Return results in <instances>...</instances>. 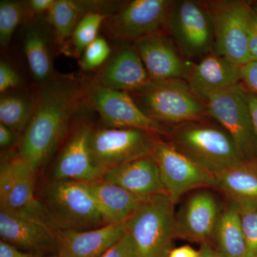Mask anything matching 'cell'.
<instances>
[{"mask_svg": "<svg viewBox=\"0 0 257 257\" xmlns=\"http://www.w3.org/2000/svg\"><path fill=\"white\" fill-rule=\"evenodd\" d=\"M83 98L84 84L74 77L52 78L39 89L18 154L36 172L50 160L63 140Z\"/></svg>", "mask_w": 257, "mask_h": 257, "instance_id": "cell-1", "label": "cell"}, {"mask_svg": "<svg viewBox=\"0 0 257 257\" xmlns=\"http://www.w3.org/2000/svg\"><path fill=\"white\" fill-rule=\"evenodd\" d=\"M207 119L171 126L169 143L213 175L246 162L227 132Z\"/></svg>", "mask_w": 257, "mask_h": 257, "instance_id": "cell-2", "label": "cell"}, {"mask_svg": "<svg viewBox=\"0 0 257 257\" xmlns=\"http://www.w3.org/2000/svg\"><path fill=\"white\" fill-rule=\"evenodd\" d=\"M128 94L145 114L168 126L209 117L205 104L184 79L150 80Z\"/></svg>", "mask_w": 257, "mask_h": 257, "instance_id": "cell-3", "label": "cell"}, {"mask_svg": "<svg viewBox=\"0 0 257 257\" xmlns=\"http://www.w3.org/2000/svg\"><path fill=\"white\" fill-rule=\"evenodd\" d=\"M175 204L165 193L144 198L126 221L138 257H167L175 239Z\"/></svg>", "mask_w": 257, "mask_h": 257, "instance_id": "cell-4", "label": "cell"}, {"mask_svg": "<svg viewBox=\"0 0 257 257\" xmlns=\"http://www.w3.org/2000/svg\"><path fill=\"white\" fill-rule=\"evenodd\" d=\"M42 204L58 230L84 231L109 224L82 182L54 180L45 189Z\"/></svg>", "mask_w": 257, "mask_h": 257, "instance_id": "cell-5", "label": "cell"}, {"mask_svg": "<svg viewBox=\"0 0 257 257\" xmlns=\"http://www.w3.org/2000/svg\"><path fill=\"white\" fill-rule=\"evenodd\" d=\"M165 28L184 58L200 60L214 51V30L204 2L175 1Z\"/></svg>", "mask_w": 257, "mask_h": 257, "instance_id": "cell-6", "label": "cell"}, {"mask_svg": "<svg viewBox=\"0 0 257 257\" xmlns=\"http://www.w3.org/2000/svg\"><path fill=\"white\" fill-rule=\"evenodd\" d=\"M207 114L227 132L246 162H257V136L241 84L214 93L204 101Z\"/></svg>", "mask_w": 257, "mask_h": 257, "instance_id": "cell-7", "label": "cell"}, {"mask_svg": "<svg viewBox=\"0 0 257 257\" xmlns=\"http://www.w3.org/2000/svg\"><path fill=\"white\" fill-rule=\"evenodd\" d=\"M212 23L213 52L241 66L251 61L248 50V2L241 0L204 1Z\"/></svg>", "mask_w": 257, "mask_h": 257, "instance_id": "cell-8", "label": "cell"}, {"mask_svg": "<svg viewBox=\"0 0 257 257\" xmlns=\"http://www.w3.org/2000/svg\"><path fill=\"white\" fill-rule=\"evenodd\" d=\"M84 94L103 121L112 127L139 128L165 136L170 133V126L147 116L128 92L109 89L94 80L84 84Z\"/></svg>", "mask_w": 257, "mask_h": 257, "instance_id": "cell-9", "label": "cell"}, {"mask_svg": "<svg viewBox=\"0 0 257 257\" xmlns=\"http://www.w3.org/2000/svg\"><path fill=\"white\" fill-rule=\"evenodd\" d=\"M155 134L132 128L93 130L89 147L94 163L105 172L112 167L151 155Z\"/></svg>", "mask_w": 257, "mask_h": 257, "instance_id": "cell-10", "label": "cell"}, {"mask_svg": "<svg viewBox=\"0 0 257 257\" xmlns=\"http://www.w3.org/2000/svg\"><path fill=\"white\" fill-rule=\"evenodd\" d=\"M151 155L158 167L165 194L175 204L190 191L214 189V175L177 151L169 142L157 138Z\"/></svg>", "mask_w": 257, "mask_h": 257, "instance_id": "cell-11", "label": "cell"}, {"mask_svg": "<svg viewBox=\"0 0 257 257\" xmlns=\"http://www.w3.org/2000/svg\"><path fill=\"white\" fill-rule=\"evenodd\" d=\"M175 1L133 0L106 20V32L113 40L133 41L165 28Z\"/></svg>", "mask_w": 257, "mask_h": 257, "instance_id": "cell-12", "label": "cell"}, {"mask_svg": "<svg viewBox=\"0 0 257 257\" xmlns=\"http://www.w3.org/2000/svg\"><path fill=\"white\" fill-rule=\"evenodd\" d=\"M36 173V171L18 155L2 165L0 209L50 221L43 204L35 196Z\"/></svg>", "mask_w": 257, "mask_h": 257, "instance_id": "cell-13", "label": "cell"}, {"mask_svg": "<svg viewBox=\"0 0 257 257\" xmlns=\"http://www.w3.org/2000/svg\"><path fill=\"white\" fill-rule=\"evenodd\" d=\"M57 231L50 221L0 209L1 240L26 252L39 257L56 254Z\"/></svg>", "mask_w": 257, "mask_h": 257, "instance_id": "cell-14", "label": "cell"}, {"mask_svg": "<svg viewBox=\"0 0 257 257\" xmlns=\"http://www.w3.org/2000/svg\"><path fill=\"white\" fill-rule=\"evenodd\" d=\"M222 207L208 189L192 193L176 214L175 239L211 242Z\"/></svg>", "mask_w": 257, "mask_h": 257, "instance_id": "cell-15", "label": "cell"}, {"mask_svg": "<svg viewBox=\"0 0 257 257\" xmlns=\"http://www.w3.org/2000/svg\"><path fill=\"white\" fill-rule=\"evenodd\" d=\"M150 79H187L191 64L179 53L170 36L158 32L134 42Z\"/></svg>", "mask_w": 257, "mask_h": 257, "instance_id": "cell-16", "label": "cell"}, {"mask_svg": "<svg viewBox=\"0 0 257 257\" xmlns=\"http://www.w3.org/2000/svg\"><path fill=\"white\" fill-rule=\"evenodd\" d=\"M92 128L82 124L75 128L56 162L55 180L89 182L101 179L104 171L93 160L89 140Z\"/></svg>", "mask_w": 257, "mask_h": 257, "instance_id": "cell-17", "label": "cell"}, {"mask_svg": "<svg viewBox=\"0 0 257 257\" xmlns=\"http://www.w3.org/2000/svg\"><path fill=\"white\" fill-rule=\"evenodd\" d=\"M186 82L204 102L211 94L241 84V66L211 52L191 64Z\"/></svg>", "mask_w": 257, "mask_h": 257, "instance_id": "cell-18", "label": "cell"}, {"mask_svg": "<svg viewBox=\"0 0 257 257\" xmlns=\"http://www.w3.org/2000/svg\"><path fill=\"white\" fill-rule=\"evenodd\" d=\"M127 231L126 223L84 231H57V254L61 257H100Z\"/></svg>", "mask_w": 257, "mask_h": 257, "instance_id": "cell-19", "label": "cell"}, {"mask_svg": "<svg viewBox=\"0 0 257 257\" xmlns=\"http://www.w3.org/2000/svg\"><path fill=\"white\" fill-rule=\"evenodd\" d=\"M101 179L117 184L142 199L165 193L152 155L109 169Z\"/></svg>", "mask_w": 257, "mask_h": 257, "instance_id": "cell-20", "label": "cell"}, {"mask_svg": "<svg viewBox=\"0 0 257 257\" xmlns=\"http://www.w3.org/2000/svg\"><path fill=\"white\" fill-rule=\"evenodd\" d=\"M151 80L135 47L121 48L101 69L98 82L114 90L133 92Z\"/></svg>", "mask_w": 257, "mask_h": 257, "instance_id": "cell-21", "label": "cell"}, {"mask_svg": "<svg viewBox=\"0 0 257 257\" xmlns=\"http://www.w3.org/2000/svg\"><path fill=\"white\" fill-rule=\"evenodd\" d=\"M214 189L239 208L257 207V162H243L214 175Z\"/></svg>", "mask_w": 257, "mask_h": 257, "instance_id": "cell-22", "label": "cell"}, {"mask_svg": "<svg viewBox=\"0 0 257 257\" xmlns=\"http://www.w3.org/2000/svg\"><path fill=\"white\" fill-rule=\"evenodd\" d=\"M82 183L92 194L109 224L126 222L143 199L117 184L101 179Z\"/></svg>", "mask_w": 257, "mask_h": 257, "instance_id": "cell-23", "label": "cell"}, {"mask_svg": "<svg viewBox=\"0 0 257 257\" xmlns=\"http://www.w3.org/2000/svg\"><path fill=\"white\" fill-rule=\"evenodd\" d=\"M221 257H245L246 242L241 226L239 209L227 201L216 223L211 242Z\"/></svg>", "mask_w": 257, "mask_h": 257, "instance_id": "cell-24", "label": "cell"}, {"mask_svg": "<svg viewBox=\"0 0 257 257\" xmlns=\"http://www.w3.org/2000/svg\"><path fill=\"white\" fill-rule=\"evenodd\" d=\"M106 5L108 3L101 2L55 0L47 14L60 44L72 36L77 24L85 15L91 13L106 14L101 9Z\"/></svg>", "mask_w": 257, "mask_h": 257, "instance_id": "cell-25", "label": "cell"}, {"mask_svg": "<svg viewBox=\"0 0 257 257\" xmlns=\"http://www.w3.org/2000/svg\"><path fill=\"white\" fill-rule=\"evenodd\" d=\"M24 50L34 79L42 84L52 79V60L46 36L41 28L32 25L28 29L24 37Z\"/></svg>", "mask_w": 257, "mask_h": 257, "instance_id": "cell-26", "label": "cell"}, {"mask_svg": "<svg viewBox=\"0 0 257 257\" xmlns=\"http://www.w3.org/2000/svg\"><path fill=\"white\" fill-rule=\"evenodd\" d=\"M35 108L34 99L22 94H4L0 99V121L15 133L25 132Z\"/></svg>", "mask_w": 257, "mask_h": 257, "instance_id": "cell-27", "label": "cell"}, {"mask_svg": "<svg viewBox=\"0 0 257 257\" xmlns=\"http://www.w3.org/2000/svg\"><path fill=\"white\" fill-rule=\"evenodd\" d=\"M110 15L91 13L84 17L77 24L72 34L74 51L80 56L84 51L98 37L101 25Z\"/></svg>", "mask_w": 257, "mask_h": 257, "instance_id": "cell-28", "label": "cell"}, {"mask_svg": "<svg viewBox=\"0 0 257 257\" xmlns=\"http://www.w3.org/2000/svg\"><path fill=\"white\" fill-rule=\"evenodd\" d=\"M25 13L23 3L19 2L1 1L0 3V43L7 46Z\"/></svg>", "mask_w": 257, "mask_h": 257, "instance_id": "cell-29", "label": "cell"}, {"mask_svg": "<svg viewBox=\"0 0 257 257\" xmlns=\"http://www.w3.org/2000/svg\"><path fill=\"white\" fill-rule=\"evenodd\" d=\"M110 52V47L105 39L98 37L83 52L81 67L87 71L99 68L108 60Z\"/></svg>", "mask_w": 257, "mask_h": 257, "instance_id": "cell-30", "label": "cell"}, {"mask_svg": "<svg viewBox=\"0 0 257 257\" xmlns=\"http://www.w3.org/2000/svg\"><path fill=\"white\" fill-rule=\"evenodd\" d=\"M246 253L245 257L257 256V207L239 208Z\"/></svg>", "mask_w": 257, "mask_h": 257, "instance_id": "cell-31", "label": "cell"}, {"mask_svg": "<svg viewBox=\"0 0 257 257\" xmlns=\"http://www.w3.org/2000/svg\"><path fill=\"white\" fill-rule=\"evenodd\" d=\"M100 257H138L131 234L126 231L121 239Z\"/></svg>", "mask_w": 257, "mask_h": 257, "instance_id": "cell-32", "label": "cell"}, {"mask_svg": "<svg viewBox=\"0 0 257 257\" xmlns=\"http://www.w3.org/2000/svg\"><path fill=\"white\" fill-rule=\"evenodd\" d=\"M21 79L18 72L9 64L2 61L0 63V92L5 94L12 89L18 87Z\"/></svg>", "mask_w": 257, "mask_h": 257, "instance_id": "cell-33", "label": "cell"}, {"mask_svg": "<svg viewBox=\"0 0 257 257\" xmlns=\"http://www.w3.org/2000/svg\"><path fill=\"white\" fill-rule=\"evenodd\" d=\"M241 85L246 92L257 96V61L241 66Z\"/></svg>", "mask_w": 257, "mask_h": 257, "instance_id": "cell-34", "label": "cell"}, {"mask_svg": "<svg viewBox=\"0 0 257 257\" xmlns=\"http://www.w3.org/2000/svg\"><path fill=\"white\" fill-rule=\"evenodd\" d=\"M247 32L251 61H257V15L250 7L248 15Z\"/></svg>", "mask_w": 257, "mask_h": 257, "instance_id": "cell-35", "label": "cell"}, {"mask_svg": "<svg viewBox=\"0 0 257 257\" xmlns=\"http://www.w3.org/2000/svg\"><path fill=\"white\" fill-rule=\"evenodd\" d=\"M0 257H39L26 252L13 245L1 240L0 241Z\"/></svg>", "mask_w": 257, "mask_h": 257, "instance_id": "cell-36", "label": "cell"}, {"mask_svg": "<svg viewBox=\"0 0 257 257\" xmlns=\"http://www.w3.org/2000/svg\"><path fill=\"white\" fill-rule=\"evenodd\" d=\"M55 3V0H30L28 2V5L29 10L32 13L40 14L45 12L48 13Z\"/></svg>", "mask_w": 257, "mask_h": 257, "instance_id": "cell-37", "label": "cell"}, {"mask_svg": "<svg viewBox=\"0 0 257 257\" xmlns=\"http://www.w3.org/2000/svg\"><path fill=\"white\" fill-rule=\"evenodd\" d=\"M167 257H199V251L192 246L185 245L171 250Z\"/></svg>", "mask_w": 257, "mask_h": 257, "instance_id": "cell-38", "label": "cell"}, {"mask_svg": "<svg viewBox=\"0 0 257 257\" xmlns=\"http://www.w3.org/2000/svg\"><path fill=\"white\" fill-rule=\"evenodd\" d=\"M15 140V132L0 123V146L5 148L10 146Z\"/></svg>", "mask_w": 257, "mask_h": 257, "instance_id": "cell-39", "label": "cell"}, {"mask_svg": "<svg viewBox=\"0 0 257 257\" xmlns=\"http://www.w3.org/2000/svg\"><path fill=\"white\" fill-rule=\"evenodd\" d=\"M245 93H246V100H247L251 119H252L253 127L257 136V96L246 92V90Z\"/></svg>", "mask_w": 257, "mask_h": 257, "instance_id": "cell-40", "label": "cell"}, {"mask_svg": "<svg viewBox=\"0 0 257 257\" xmlns=\"http://www.w3.org/2000/svg\"><path fill=\"white\" fill-rule=\"evenodd\" d=\"M200 244L199 257H221L211 242L204 241Z\"/></svg>", "mask_w": 257, "mask_h": 257, "instance_id": "cell-41", "label": "cell"}, {"mask_svg": "<svg viewBox=\"0 0 257 257\" xmlns=\"http://www.w3.org/2000/svg\"><path fill=\"white\" fill-rule=\"evenodd\" d=\"M248 4L251 10L257 15V1L252 2V3L248 2Z\"/></svg>", "mask_w": 257, "mask_h": 257, "instance_id": "cell-42", "label": "cell"}, {"mask_svg": "<svg viewBox=\"0 0 257 257\" xmlns=\"http://www.w3.org/2000/svg\"><path fill=\"white\" fill-rule=\"evenodd\" d=\"M47 257H61L60 256H59L58 254H53V255H50V256H47Z\"/></svg>", "mask_w": 257, "mask_h": 257, "instance_id": "cell-43", "label": "cell"}, {"mask_svg": "<svg viewBox=\"0 0 257 257\" xmlns=\"http://www.w3.org/2000/svg\"><path fill=\"white\" fill-rule=\"evenodd\" d=\"M256 257H257V256H256Z\"/></svg>", "mask_w": 257, "mask_h": 257, "instance_id": "cell-44", "label": "cell"}]
</instances>
